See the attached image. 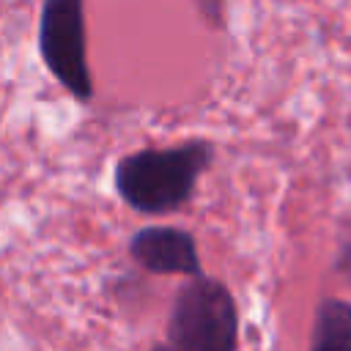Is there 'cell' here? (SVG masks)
Wrapping results in <instances>:
<instances>
[{
  "mask_svg": "<svg viewBox=\"0 0 351 351\" xmlns=\"http://www.w3.org/2000/svg\"><path fill=\"white\" fill-rule=\"evenodd\" d=\"M214 162L208 140H189L170 148H143L118 159L115 192L140 214H170L189 203L197 178Z\"/></svg>",
  "mask_w": 351,
  "mask_h": 351,
  "instance_id": "1",
  "label": "cell"
},
{
  "mask_svg": "<svg viewBox=\"0 0 351 351\" xmlns=\"http://www.w3.org/2000/svg\"><path fill=\"white\" fill-rule=\"evenodd\" d=\"M167 346L173 351H236L239 310L225 282L200 274L178 288L167 318Z\"/></svg>",
  "mask_w": 351,
  "mask_h": 351,
  "instance_id": "2",
  "label": "cell"
},
{
  "mask_svg": "<svg viewBox=\"0 0 351 351\" xmlns=\"http://www.w3.org/2000/svg\"><path fill=\"white\" fill-rule=\"evenodd\" d=\"M38 52L49 74L77 99L90 101L93 77L85 55V0H44Z\"/></svg>",
  "mask_w": 351,
  "mask_h": 351,
  "instance_id": "3",
  "label": "cell"
},
{
  "mask_svg": "<svg viewBox=\"0 0 351 351\" xmlns=\"http://www.w3.org/2000/svg\"><path fill=\"white\" fill-rule=\"evenodd\" d=\"M129 255L154 274H203L195 236L181 228L151 225L137 230L129 239Z\"/></svg>",
  "mask_w": 351,
  "mask_h": 351,
  "instance_id": "4",
  "label": "cell"
},
{
  "mask_svg": "<svg viewBox=\"0 0 351 351\" xmlns=\"http://www.w3.org/2000/svg\"><path fill=\"white\" fill-rule=\"evenodd\" d=\"M310 351H351V302L332 296L318 302Z\"/></svg>",
  "mask_w": 351,
  "mask_h": 351,
  "instance_id": "5",
  "label": "cell"
},
{
  "mask_svg": "<svg viewBox=\"0 0 351 351\" xmlns=\"http://www.w3.org/2000/svg\"><path fill=\"white\" fill-rule=\"evenodd\" d=\"M337 271L351 280V222H346L340 233V247H337Z\"/></svg>",
  "mask_w": 351,
  "mask_h": 351,
  "instance_id": "6",
  "label": "cell"
},
{
  "mask_svg": "<svg viewBox=\"0 0 351 351\" xmlns=\"http://www.w3.org/2000/svg\"><path fill=\"white\" fill-rule=\"evenodd\" d=\"M151 351H173V348H170V346H154Z\"/></svg>",
  "mask_w": 351,
  "mask_h": 351,
  "instance_id": "7",
  "label": "cell"
}]
</instances>
